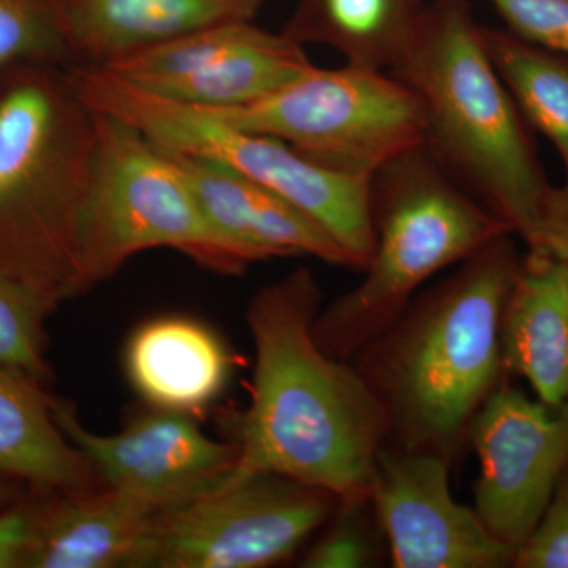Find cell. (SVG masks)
I'll return each mask as SVG.
<instances>
[{"instance_id": "6da1fadb", "label": "cell", "mask_w": 568, "mask_h": 568, "mask_svg": "<svg viewBox=\"0 0 568 568\" xmlns=\"http://www.w3.org/2000/svg\"><path fill=\"white\" fill-rule=\"evenodd\" d=\"M320 284L306 267L257 291L246 310L256 349L250 405L227 429L230 478L276 474L343 500L372 497L386 420L353 362L317 345Z\"/></svg>"}, {"instance_id": "7a4b0ae2", "label": "cell", "mask_w": 568, "mask_h": 568, "mask_svg": "<svg viewBox=\"0 0 568 568\" xmlns=\"http://www.w3.org/2000/svg\"><path fill=\"white\" fill-rule=\"evenodd\" d=\"M511 233L417 294L351 358L386 420L392 450L433 455L454 469L478 410L508 375L500 323L523 257Z\"/></svg>"}, {"instance_id": "3957f363", "label": "cell", "mask_w": 568, "mask_h": 568, "mask_svg": "<svg viewBox=\"0 0 568 568\" xmlns=\"http://www.w3.org/2000/svg\"><path fill=\"white\" fill-rule=\"evenodd\" d=\"M390 73L424 104L429 152L529 248L551 185L469 0H429Z\"/></svg>"}, {"instance_id": "277c9868", "label": "cell", "mask_w": 568, "mask_h": 568, "mask_svg": "<svg viewBox=\"0 0 568 568\" xmlns=\"http://www.w3.org/2000/svg\"><path fill=\"white\" fill-rule=\"evenodd\" d=\"M95 140V111L67 65L0 80V271L55 306L77 297L74 244Z\"/></svg>"}, {"instance_id": "5b68a950", "label": "cell", "mask_w": 568, "mask_h": 568, "mask_svg": "<svg viewBox=\"0 0 568 568\" xmlns=\"http://www.w3.org/2000/svg\"><path fill=\"white\" fill-rule=\"evenodd\" d=\"M372 213L375 250L364 282L321 310L313 324L317 345L339 361L383 334L437 272L514 234L426 145L372 179Z\"/></svg>"}, {"instance_id": "8992f818", "label": "cell", "mask_w": 568, "mask_h": 568, "mask_svg": "<svg viewBox=\"0 0 568 568\" xmlns=\"http://www.w3.org/2000/svg\"><path fill=\"white\" fill-rule=\"evenodd\" d=\"M70 80L92 110L132 123L170 153L207 156L267 186L323 226L364 271L375 250L372 181L321 166L276 138L134 88L99 65L71 63Z\"/></svg>"}, {"instance_id": "52a82bcc", "label": "cell", "mask_w": 568, "mask_h": 568, "mask_svg": "<svg viewBox=\"0 0 568 568\" xmlns=\"http://www.w3.org/2000/svg\"><path fill=\"white\" fill-rule=\"evenodd\" d=\"M95 130L91 179L74 244L77 297L145 250H178L226 275L244 272L212 230L170 153L132 123L106 112L95 111Z\"/></svg>"}, {"instance_id": "ba28073f", "label": "cell", "mask_w": 568, "mask_h": 568, "mask_svg": "<svg viewBox=\"0 0 568 568\" xmlns=\"http://www.w3.org/2000/svg\"><path fill=\"white\" fill-rule=\"evenodd\" d=\"M203 111L286 142L336 173L369 181L426 142L425 110L416 92L392 73L351 63L313 67L256 102Z\"/></svg>"}, {"instance_id": "9c48e42d", "label": "cell", "mask_w": 568, "mask_h": 568, "mask_svg": "<svg viewBox=\"0 0 568 568\" xmlns=\"http://www.w3.org/2000/svg\"><path fill=\"white\" fill-rule=\"evenodd\" d=\"M338 497L276 474L230 478L168 507L130 568H263L302 544L338 507Z\"/></svg>"}, {"instance_id": "30bf717a", "label": "cell", "mask_w": 568, "mask_h": 568, "mask_svg": "<svg viewBox=\"0 0 568 568\" xmlns=\"http://www.w3.org/2000/svg\"><path fill=\"white\" fill-rule=\"evenodd\" d=\"M313 67L304 44L242 20L186 33L103 69L160 99L213 111L256 102Z\"/></svg>"}, {"instance_id": "8fae6325", "label": "cell", "mask_w": 568, "mask_h": 568, "mask_svg": "<svg viewBox=\"0 0 568 568\" xmlns=\"http://www.w3.org/2000/svg\"><path fill=\"white\" fill-rule=\"evenodd\" d=\"M469 446L480 465L474 510L497 540L517 552L568 465V403L544 405L507 379L474 418Z\"/></svg>"}, {"instance_id": "7c38bea8", "label": "cell", "mask_w": 568, "mask_h": 568, "mask_svg": "<svg viewBox=\"0 0 568 568\" xmlns=\"http://www.w3.org/2000/svg\"><path fill=\"white\" fill-rule=\"evenodd\" d=\"M450 465L433 455L381 448L372 504L395 568L514 567L474 507L452 496Z\"/></svg>"}, {"instance_id": "4fadbf2b", "label": "cell", "mask_w": 568, "mask_h": 568, "mask_svg": "<svg viewBox=\"0 0 568 568\" xmlns=\"http://www.w3.org/2000/svg\"><path fill=\"white\" fill-rule=\"evenodd\" d=\"M52 416L103 487L178 504L212 488L233 469L235 446L205 435L190 414L153 409L122 432L85 428L69 403L50 394Z\"/></svg>"}, {"instance_id": "5bb4252c", "label": "cell", "mask_w": 568, "mask_h": 568, "mask_svg": "<svg viewBox=\"0 0 568 568\" xmlns=\"http://www.w3.org/2000/svg\"><path fill=\"white\" fill-rule=\"evenodd\" d=\"M170 155L189 179L205 219L242 271L261 261L294 256H312L351 268L345 250L323 226L267 186L219 160L189 153Z\"/></svg>"}, {"instance_id": "9a60e30c", "label": "cell", "mask_w": 568, "mask_h": 568, "mask_svg": "<svg viewBox=\"0 0 568 568\" xmlns=\"http://www.w3.org/2000/svg\"><path fill=\"white\" fill-rule=\"evenodd\" d=\"M26 568H130L171 504L108 487L41 491ZM174 506V504H173Z\"/></svg>"}, {"instance_id": "2e32d148", "label": "cell", "mask_w": 568, "mask_h": 568, "mask_svg": "<svg viewBox=\"0 0 568 568\" xmlns=\"http://www.w3.org/2000/svg\"><path fill=\"white\" fill-rule=\"evenodd\" d=\"M263 2L59 0L71 63L100 67L209 26L253 20Z\"/></svg>"}, {"instance_id": "e0dca14e", "label": "cell", "mask_w": 568, "mask_h": 568, "mask_svg": "<svg viewBox=\"0 0 568 568\" xmlns=\"http://www.w3.org/2000/svg\"><path fill=\"white\" fill-rule=\"evenodd\" d=\"M508 376H521L538 402L568 403V261L549 254L523 257L500 323Z\"/></svg>"}, {"instance_id": "ac0fdd59", "label": "cell", "mask_w": 568, "mask_h": 568, "mask_svg": "<svg viewBox=\"0 0 568 568\" xmlns=\"http://www.w3.org/2000/svg\"><path fill=\"white\" fill-rule=\"evenodd\" d=\"M231 362L223 339L192 317H156L126 343V376L152 409L203 410L226 386Z\"/></svg>"}, {"instance_id": "d6986e66", "label": "cell", "mask_w": 568, "mask_h": 568, "mask_svg": "<svg viewBox=\"0 0 568 568\" xmlns=\"http://www.w3.org/2000/svg\"><path fill=\"white\" fill-rule=\"evenodd\" d=\"M0 473L36 491L102 487L84 455L63 435L50 390L0 366Z\"/></svg>"}, {"instance_id": "ffe728a7", "label": "cell", "mask_w": 568, "mask_h": 568, "mask_svg": "<svg viewBox=\"0 0 568 568\" xmlns=\"http://www.w3.org/2000/svg\"><path fill=\"white\" fill-rule=\"evenodd\" d=\"M428 0H297L284 33L324 44L351 65L392 69L413 40Z\"/></svg>"}, {"instance_id": "44dd1931", "label": "cell", "mask_w": 568, "mask_h": 568, "mask_svg": "<svg viewBox=\"0 0 568 568\" xmlns=\"http://www.w3.org/2000/svg\"><path fill=\"white\" fill-rule=\"evenodd\" d=\"M485 44L519 112L562 160L568 182V55L484 29Z\"/></svg>"}, {"instance_id": "7402d4cb", "label": "cell", "mask_w": 568, "mask_h": 568, "mask_svg": "<svg viewBox=\"0 0 568 568\" xmlns=\"http://www.w3.org/2000/svg\"><path fill=\"white\" fill-rule=\"evenodd\" d=\"M58 306L36 287L0 271V366L50 390L44 321Z\"/></svg>"}, {"instance_id": "603a6c76", "label": "cell", "mask_w": 568, "mask_h": 568, "mask_svg": "<svg viewBox=\"0 0 568 568\" xmlns=\"http://www.w3.org/2000/svg\"><path fill=\"white\" fill-rule=\"evenodd\" d=\"M69 65L59 0H0V80L22 67Z\"/></svg>"}, {"instance_id": "cb8c5ba5", "label": "cell", "mask_w": 568, "mask_h": 568, "mask_svg": "<svg viewBox=\"0 0 568 568\" xmlns=\"http://www.w3.org/2000/svg\"><path fill=\"white\" fill-rule=\"evenodd\" d=\"M331 526L302 566L308 568H364L376 566L386 538L372 499L343 500L328 519Z\"/></svg>"}, {"instance_id": "d4e9b609", "label": "cell", "mask_w": 568, "mask_h": 568, "mask_svg": "<svg viewBox=\"0 0 568 568\" xmlns=\"http://www.w3.org/2000/svg\"><path fill=\"white\" fill-rule=\"evenodd\" d=\"M519 39L568 55V0H487Z\"/></svg>"}, {"instance_id": "484cf974", "label": "cell", "mask_w": 568, "mask_h": 568, "mask_svg": "<svg viewBox=\"0 0 568 568\" xmlns=\"http://www.w3.org/2000/svg\"><path fill=\"white\" fill-rule=\"evenodd\" d=\"M514 567L568 568V465L540 521L515 552Z\"/></svg>"}, {"instance_id": "4316f807", "label": "cell", "mask_w": 568, "mask_h": 568, "mask_svg": "<svg viewBox=\"0 0 568 568\" xmlns=\"http://www.w3.org/2000/svg\"><path fill=\"white\" fill-rule=\"evenodd\" d=\"M33 538V503L18 500L0 511V568H26Z\"/></svg>"}, {"instance_id": "83f0119b", "label": "cell", "mask_w": 568, "mask_h": 568, "mask_svg": "<svg viewBox=\"0 0 568 568\" xmlns=\"http://www.w3.org/2000/svg\"><path fill=\"white\" fill-rule=\"evenodd\" d=\"M528 253L549 254L568 261V182L549 189L536 241L529 246Z\"/></svg>"}, {"instance_id": "f1b7e54d", "label": "cell", "mask_w": 568, "mask_h": 568, "mask_svg": "<svg viewBox=\"0 0 568 568\" xmlns=\"http://www.w3.org/2000/svg\"><path fill=\"white\" fill-rule=\"evenodd\" d=\"M22 485L18 478L0 473V511L21 499Z\"/></svg>"}]
</instances>
